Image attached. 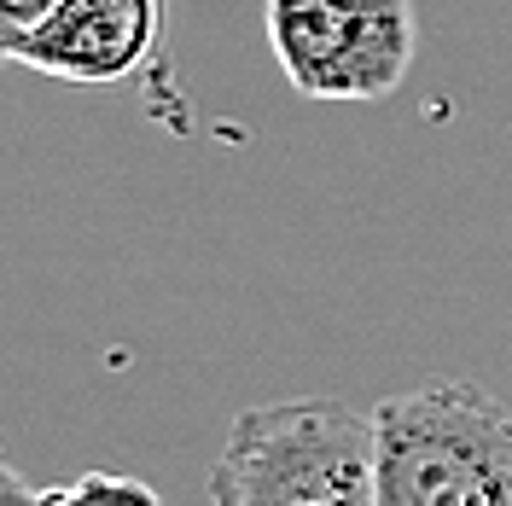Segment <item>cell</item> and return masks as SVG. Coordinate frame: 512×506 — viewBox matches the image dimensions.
<instances>
[{
    "mask_svg": "<svg viewBox=\"0 0 512 506\" xmlns=\"http://www.w3.org/2000/svg\"><path fill=\"white\" fill-rule=\"evenodd\" d=\"M379 506H512V408L472 379H425L373 408Z\"/></svg>",
    "mask_w": 512,
    "mask_h": 506,
    "instance_id": "obj_1",
    "label": "cell"
},
{
    "mask_svg": "<svg viewBox=\"0 0 512 506\" xmlns=\"http://www.w3.org/2000/svg\"><path fill=\"white\" fill-rule=\"evenodd\" d=\"M210 506H379L373 413L338 396L245 408L210 466Z\"/></svg>",
    "mask_w": 512,
    "mask_h": 506,
    "instance_id": "obj_2",
    "label": "cell"
},
{
    "mask_svg": "<svg viewBox=\"0 0 512 506\" xmlns=\"http://www.w3.org/2000/svg\"><path fill=\"white\" fill-rule=\"evenodd\" d=\"M268 53L303 99H390L419 53L414 0H268Z\"/></svg>",
    "mask_w": 512,
    "mask_h": 506,
    "instance_id": "obj_3",
    "label": "cell"
},
{
    "mask_svg": "<svg viewBox=\"0 0 512 506\" xmlns=\"http://www.w3.org/2000/svg\"><path fill=\"white\" fill-rule=\"evenodd\" d=\"M163 41V0H59L30 30L0 35L6 64L59 82H128Z\"/></svg>",
    "mask_w": 512,
    "mask_h": 506,
    "instance_id": "obj_4",
    "label": "cell"
},
{
    "mask_svg": "<svg viewBox=\"0 0 512 506\" xmlns=\"http://www.w3.org/2000/svg\"><path fill=\"white\" fill-rule=\"evenodd\" d=\"M0 501L6 506H163L152 483L140 477H117V472H82L70 483H47V489H30L24 477L0 472Z\"/></svg>",
    "mask_w": 512,
    "mask_h": 506,
    "instance_id": "obj_5",
    "label": "cell"
},
{
    "mask_svg": "<svg viewBox=\"0 0 512 506\" xmlns=\"http://www.w3.org/2000/svg\"><path fill=\"white\" fill-rule=\"evenodd\" d=\"M59 0H0V35H12V30H30L35 18H47Z\"/></svg>",
    "mask_w": 512,
    "mask_h": 506,
    "instance_id": "obj_6",
    "label": "cell"
}]
</instances>
